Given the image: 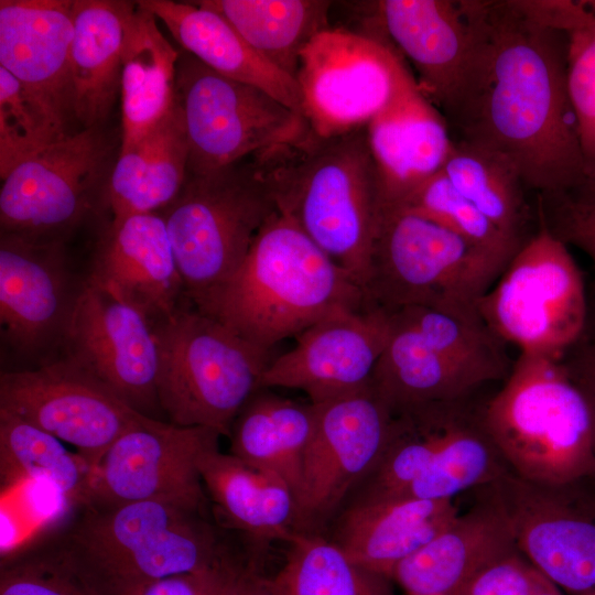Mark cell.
<instances>
[{"label": "cell", "mask_w": 595, "mask_h": 595, "mask_svg": "<svg viewBox=\"0 0 595 595\" xmlns=\"http://www.w3.org/2000/svg\"><path fill=\"white\" fill-rule=\"evenodd\" d=\"M469 52L441 112L506 160L539 197H581L585 162L569 97L567 39L539 0H464Z\"/></svg>", "instance_id": "1"}, {"label": "cell", "mask_w": 595, "mask_h": 595, "mask_svg": "<svg viewBox=\"0 0 595 595\" xmlns=\"http://www.w3.org/2000/svg\"><path fill=\"white\" fill-rule=\"evenodd\" d=\"M193 307L271 351L327 315L366 302L354 278L277 210L236 272Z\"/></svg>", "instance_id": "2"}, {"label": "cell", "mask_w": 595, "mask_h": 595, "mask_svg": "<svg viewBox=\"0 0 595 595\" xmlns=\"http://www.w3.org/2000/svg\"><path fill=\"white\" fill-rule=\"evenodd\" d=\"M278 210L364 291L382 195L366 128L262 151Z\"/></svg>", "instance_id": "3"}, {"label": "cell", "mask_w": 595, "mask_h": 595, "mask_svg": "<svg viewBox=\"0 0 595 595\" xmlns=\"http://www.w3.org/2000/svg\"><path fill=\"white\" fill-rule=\"evenodd\" d=\"M203 513L170 500L88 507L61 551L106 595H130L162 578L234 561Z\"/></svg>", "instance_id": "4"}, {"label": "cell", "mask_w": 595, "mask_h": 595, "mask_svg": "<svg viewBox=\"0 0 595 595\" xmlns=\"http://www.w3.org/2000/svg\"><path fill=\"white\" fill-rule=\"evenodd\" d=\"M483 423L493 445L531 482L571 487L595 473L593 414L560 360L520 354L486 403Z\"/></svg>", "instance_id": "5"}, {"label": "cell", "mask_w": 595, "mask_h": 595, "mask_svg": "<svg viewBox=\"0 0 595 595\" xmlns=\"http://www.w3.org/2000/svg\"><path fill=\"white\" fill-rule=\"evenodd\" d=\"M510 259L402 207L382 204L364 286L368 307L479 315Z\"/></svg>", "instance_id": "6"}, {"label": "cell", "mask_w": 595, "mask_h": 595, "mask_svg": "<svg viewBox=\"0 0 595 595\" xmlns=\"http://www.w3.org/2000/svg\"><path fill=\"white\" fill-rule=\"evenodd\" d=\"M277 210L262 151L218 170L187 175L161 215L193 306L236 272Z\"/></svg>", "instance_id": "7"}, {"label": "cell", "mask_w": 595, "mask_h": 595, "mask_svg": "<svg viewBox=\"0 0 595 595\" xmlns=\"http://www.w3.org/2000/svg\"><path fill=\"white\" fill-rule=\"evenodd\" d=\"M153 331L158 394L170 423L229 437L237 414L261 389L271 351L194 307L182 306Z\"/></svg>", "instance_id": "8"}, {"label": "cell", "mask_w": 595, "mask_h": 595, "mask_svg": "<svg viewBox=\"0 0 595 595\" xmlns=\"http://www.w3.org/2000/svg\"><path fill=\"white\" fill-rule=\"evenodd\" d=\"M477 309L489 329L520 354L559 360L585 325L587 292L567 246L539 223Z\"/></svg>", "instance_id": "9"}, {"label": "cell", "mask_w": 595, "mask_h": 595, "mask_svg": "<svg viewBox=\"0 0 595 595\" xmlns=\"http://www.w3.org/2000/svg\"><path fill=\"white\" fill-rule=\"evenodd\" d=\"M188 174H204L304 138L306 119L264 90L225 77L183 51L176 65Z\"/></svg>", "instance_id": "10"}, {"label": "cell", "mask_w": 595, "mask_h": 595, "mask_svg": "<svg viewBox=\"0 0 595 595\" xmlns=\"http://www.w3.org/2000/svg\"><path fill=\"white\" fill-rule=\"evenodd\" d=\"M409 75L387 43L328 28L302 51L295 79L311 131L333 137L366 128Z\"/></svg>", "instance_id": "11"}, {"label": "cell", "mask_w": 595, "mask_h": 595, "mask_svg": "<svg viewBox=\"0 0 595 595\" xmlns=\"http://www.w3.org/2000/svg\"><path fill=\"white\" fill-rule=\"evenodd\" d=\"M0 411L73 445L94 472L119 436L149 419L66 355L34 369L2 371Z\"/></svg>", "instance_id": "12"}, {"label": "cell", "mask_w": 595, "mask_h": 595, "mask_svg": "<svg viewBox=\"0 0 595 595\" xmlns=\"http://www.w3.org/2000/svg\"><path fill=\"white\" fill-rule=\"evenodd\" d=\"M80 129L37 151L1 178V232L63 238L91 208L109 144L101 130Z\"/></svg>", "instance_id": "13"}, {"label": "cell", "mask_w": 595, "mask_h": 595, "mask_svg": "<svg viewBox=\"0 0 595 595\" xmlns=\"http://www.w3.org/2000/svg\"><path fill=\"white\" fill-rule=\"evenodd\" d=\"M316 423L306 447L295 494L300 533L322 524L378 464L393 414L371 385L315 404Z\"/></svg>", "instance_id": "14"}, {"label": "cell", "mask_w": 595, "mask_h": 595, "mask_svg": "<svg viewBox=\"0 0 595 595\" xmlns=\"http://www.w3.org/2000/svg\"><path fill=\"white\" fill-rule=\"evenodd\" d=\"M219 436L207 428L147 419L119 436L98 463L88 507L170 500L204 511L199 463L218 447Z\"/></svg>", "instance_id": "15"}, {"label": "cell", "mask_w": 595, "mask_h": 595, "mask_svg": "<svg viewBox=\"0 0 595 595\" xmlns=\"http://www.w3.org/2000/svg\"><path fill=\"white\" fill-rule=\"evenodd\" d=\"M83 284L76 283L63 238L1 232L2 342L29 358L63 347Z\"/></svg>", "instance_id": "16"}, {"label": "cell", "mask_w": 595, "mask_h": 595, "mask_svg": "<svg viewBox=\"0 0 595 595\" xmlns=\"http://www.w3.org/2000/svg\"><path fill=\"white\" fill-rule=\"evenodd\" d=\"M63 347L126 404L160 420L158 345L142 313L85 280Z\"/></svg>", "instance_id": "17"}, {"label": "cell", "mask_w": 595, "mask_h": 595, "mask_svg": "<svg viewBox=\"0 0 595 595\" xmlns=\"http://www.w3.org/2000/svg\"><path fill=\"white\" fill-rule=\"evenodd\" d=\"M389 334L383 310L336 311L296 336L292 349L272 358L261 388L301 390L314 404L358 392L370 386Z\"/></svg>", "instance_id": "18"}, {"label": "cell", "mask_w": 595, "mask_h": 595, "mask_svg": "<svg viewBox=\"0 0 595 595\" xmlns=\"http://www.w3.org/2000/svg\"><path fill=\"white\" fill-rule=\"evenodd\" d=\"M86 280L138 310L152 325L181 309L186 298L160 213L111 219Z\"/></svg>", "instance_id": "19"}, {"label": "cell", "mask_w": 595, "mask_h": 595, "mask_svg": "<svg viewBox=\"0 0 595 595\" xmlns=\"http://www.w3.org/2000/svg\"><path fill=\"white\" fill-rule=\"evenodd\" d=\"M73 4L74 0L0 1V67L68 128L75 120L69 60Z\"/></svg>", "instance_id": "20"}, {"label": "cell", "mask_w": 595, "mask_h": 595, "mask_svg": "<svg viewBox=\"0 0 595 595\" xmlns=\"http://www.w3.org/2000/svg\"><path fill=\"white\" fill-rule=\"evenodd\" d=\"M383 204H398L441 172L454 139L440 109L410 75L366 127Z\"/></svg>", "instance_id": "21"}, {"label": "cell", "mask_w": 595, "mask_h": 595, "mask_svg": "<svg viewBox=\"0 0 595 595\" xmlns=\"http://www.w3.org/2000/svg\"><path fill=\"white\" fill-rule=\"evenodd\" d=\"M459 517L452 500L360 497L333 541L354 563L392 580L396 567Z\"/></svg>", "instance_id": "22"}, {"label": "cell", "mask_w": 595, "mask_h": 595, "mask_svg": "<svg viewBox=\"0 0 595 595\" xmlns=\"http://www.w3.org/2000/svg\"><path fill=\"white\" fill-rule=\"evenodd\" d=\"M377 8L389 39L412 63L419 89L441 111L470 47L464 0H385Z\"/></svg>", "instance_id": "23"}, {"label": "cell", "mask_w": 595, "mask_h": 595, "mask_svg": "<svg viewBox=\"0 0 595 595\" xmlns=\"http://www.w3.org/2000/svg\"><path fill=\"white\" fill-rule=\"evenodd\" d=\"M137 3L165 24L183 51L225 77L264 90L303 116L296 79L261 56L221 14L199 2L141 0Z\"/></svg>", "instance_id": "24"}, {"label": "cell", "mask_w": 595, "mask_h": 595, "mask_svg": "<svg viewBox=\"0 0 595 595\" xmlns=\"http://www.w3.org/2000/svg\"><path fill=\"white\" fill-rule=\"evenodd\" d=\"M136 6L74 0L69 60L75 120L82 129L100 127L120 93L128 26Z\"/></svg>", "instance_id": "25"}, {"label": "cell", "mask_w": 595, "mask_h": 595, "mask_svg": "<svg viewBox=\"0 0 595 595\" xmlns=\"http://www.w3.org/2000/svg\"><path fill=\"white\" fill-rule=\"evenodd\" d=\"M509 518L459 516L446 530L403 560L392 580L407 595H459L485 566L515 551Z\"/></svg>", "instance_id": "26"}, {"label": "cell", "mask_w": 595, "mask_h": 595, "mask_svg": "<svg viewBox=\"0 0 595 595\" xmlns=\"http://www.w3.org/2000/svg\"><path fill=\"white\" fill-rule=\"evenodd\" d=\"M188 159L184 116L175 95L170 111L134 145L119 151L105 188L111 219L164 210L187 178Z\"/></svg>", "instance_id": "27"}, {"label": "cell", "mask_w": 595, "mask_h": 595, "mask_svg": "<svg viewBox=\"0 0 595 595\" xmlns=\"http://www.w3.org/2000/svg\"><path fill=\"white\" fill-rule=\"evenodd\" d=\"M389 320V338L370 385L392 414L463 400L488 383L390 314Z\"/></svg>", "instance_id": "28"}, {"label": "cell", "mask_w": 595, "mask_h": 595, "mask_svg": "<svg viewBox=\"0 0 595 595\" xmlns=\"http://www.w3.org/2000/svg\"><path fill=\"white\" fill-rule=\"evenodd\" d=\"M205 491L232 528L257 541L290 542L298 532L295 498L274 474L255 468L218 447L199 463Z\"/></svg>", "instance_id": "29"}, {"label": "cell", "mask_w": 595, "mask_h": 595, "mask_svg": "<svg viewBox=\"0 0 595 595\" xmlns=\"http://www.w3.org/2000/svg\"><path fill=\"white\" fill-rule=\"evenodd\" d=\"M316 423V407L259 389L241 408L230 430L229 454L277 475L295 498L302 462Z\"/></svg>", "instance_id": "30"}, {"label": "cell", "mask_w": 595, "mask_h": 595, "mask_svg": "<svg viewBox=\"0 0 595 595\" xmlns=\"http://www.w3.org/2000/svg\"><path fill=\"white\" fill-rule=\"evenodd\" d=\"M156 20L137 3L129 21L120 86L122 139L119 151L134 145L175 101L180 52L164 37Z\"/></svg>", "instance_id": "31"}, {"label": "cell", "mask_w": 595, "mask_h": 595, "mask_svg": "<svg viewBox=\"0 0 595 595\" xmlns=\"http://www.w3.org/2000/svg\"><path fill=\"white\" fill-rule=\"evenodd\" d=\"M551 506L509 518L515 544L551 583L571 595L595 592V512Z\"/></svg>", "instance_id": "32"}, {"label": "cell", "mask_w": 595, "mask_h": 595, "mask_svg": "<svg viewBox=\"0 0 595 595\" xmlns=\"http://www.w3.org/2000/svg\"><path fill=\"white\" fill-rule=\"evenodd\" d=\"M201 4L221 14L270 63L295 78L309 42L329 28L331 1L207 0Z\"/></svg>", "instance_id": "33"}, {"label": "cell", "mask_w": 595, "mask_h": 595, "mask_svg": "<svg viewBox=\"0 0 595 595\" xmlns=\"http://www.w3.org/2000/svg\"><path fill=\"white\" fill-rule=\"evenodd\" d=\"M0 472L2 484L28 480L50 485L65 501L88 507L94 468L52 434L0 411Z\"/></svg>", "instance_id": "34"}, {"label": "cell", "mask_w": 595, "mask_h": 595, "mask_svg": "<svg viewBox=\"0 0 595 595\" xmlns=\"http://www.w3.org/2000/svg\"><path fill=\"white\" fill-rule=\"evenodd\" d=\"M454 139V138H453ZM453 186L504 235L522 244L530 218L527 190L517 171L497 154L454 139L443 167Z\"/></svg>", "instance_id": "35"}, {"label": "cell", "mask_w": 595, "mask_h": 595, "mask_svg": "<svg viewBox=\"0 0 595 595\" xmlns=\"http://www.w3.org/2000/svg\"><path fill=\"white\" fill-rule=\"evenodd\" d=\"M567 39L566 80L585 162L582 201H595V1L541 0ZM576 198V197H575Z\"/></svg>", "instance_id": "36"}, {"label": "cell", "mask_w": 595, "mask_h": 595, "mask_svg": "<svg viewBox=\"0 0 595 595\" xmlns=\"http://www.w3.org/2000/svg\"><path fill=\"white\" fill-rule=\"evenodd\" d=\"M273 578L284 595H393L389 578L353 561L333 542L296 533Z\"/></svg>", "instance_id": "37"}, {"label": "cell", "mask_w": 595, "mask_h": 595, "mask_svg": "<svg viewBox=\"0 0 595 595\" xmlns=\"http://www.w3.org/2000/svg\"><path fill=\"white\" fill-rule=\"evenodd\" d=\"M388 313V312H387ZM389 314L413 329L425 343L473 370L487 382L506 379L515 361L505 343L480 315H463L428 307H404Z\"/></svg>", "instance_id": "38"}, {"label": "cell", "mask_w": 595, "mask_h": 595, "mask_svg": "<svg viewBox=\"0 0 595 595\" xmlns=\"http://www.w3.org/2000/svg\"><path fill=\"white\" fill-rule=\"evenodd\" d=\"M462 401L455 409L442 446L425 470L401 496L452 500L461 491L491 478L494 467L483 412L482 421L475 425L462 414L458 408Z\"/></svg>", "instance_id": "39"}, {"label": "cell", "mask_w": 595, "mask_h": 595, "mask_svg": "<svg viewBox=\"0 0 595 595\" xmlns=\"http://www.w3.org/2000/svg\"><path fill=\"white\" fill-rule=\"evenodd\" d=\"M35 95L0 67V177L19 162L74 133Z\"/></svg>", "instance_id": "40"}, {"label": "cell", "mask_w": 595, "mask_h": 595, "mask_svg": "<svg viewBox=\"0 0 595 595\" xmlns=\"http://www.w3.org/2000/svg\"><path fill=\"white\" fill-rule=\"evenodd\" d=\"M425 217L473 244L510 259L520 242L504 235L450 182L443 170L402 202L389 204Z\"/></svg>", "instance_id": "41"}, {"label": "cell", "mask_w": 595, "mask_h": 595, "mask_svg": "<svg viewBox=\"0 0 595 595\" xmlns=\"http://www.w3.org/2000/svg\"><path fill=\"white\" fill-rule=\"evenodd\" d=\"M0 595H106L61 550L7 563Z\"/></svg>", "instance_id": "42"}, {"label": "cell", "mask_w": 595, "mask_h": 595, "mask_svg": "<svg viewBox=\"0 0 595 595\" xmlns=\"http://www.w3.org/2000/svg\"><path fill=\"white\" fill-rule=\"evenodd\" d=\"M539 223L566 246L573 245L592 261L595 289V201L572 196L538 197Z\"/></svg>", "instance_id": "43"}, {"label": "cell", "mask_w": 595, "mask_h": 595, "mask_svg": "<svg viewBox=\"0 0 595 595\" xmlns=\"http://www.w3.org/2000/svg\"><path fill=\"white\" fill-rule=\"evenodd\" d=\"M551 584L515 550L479 571L459 595H531Z\"/></svg>", "instance_id": "44"}, {"label": "cell", "mask_w": 595, "mask_h": 595, "mask_svg": "<svg viewBox=\"0 0 595 595\" xmlns=\"http://www.w3.org/2000/svg\"><path fill=\"white\" fill-rule=\"evenodd\" d=\"M234 563L206 572L162 578L130 595H223L227 572Z\"/></svg>", "instance_id": "45"}, {"label": "cell", "mask_w": 595, "mask_h": 595, "mask_svg": "<svg viewBox=\"0 0 595 595\" xmlns=\"http://www.w3.org/2000/svg\"><path fill=\"white\" fill-rule=\"evenodd\" d=\"M223 595H284L273 578L261 575L251 564L234 563L228 570Z\"/></svg>", "instance_id": "46"}, {"label": "cell", "mask_w": 595, "mask_h": 595, "mask_svg": "<svg viewBox=\"0 0 595 595\" xmlns=\"http://www.w3.org/2000/svg\"><path fill=\"white\" fill-rule=\"evenodd\" d=\"M531 595H563V593L554 584H551L550 586L540 589Z\"/></svg>", "instance_id": "47"}, {"label": "cell", "mask_w": 595, "mask_h": 595, "mask_svg": "<svg viewBox=\"0 0 595 595\" xmlns=\"http://www.w3.org/2000/svg\"><path fill=\"white\" fill-rule=\"evenodd\" d=\"M591 410H592L593 420H594V428H595V396H594V398L592 399V402H591ZM589 479H595V473Z\"/></svg>", "instance_id": "48"}, {"label": "cell", "mask_w": 595, "mask_h": 595, "mask_svg": "<svg viewBox=\"0 0 595 595\" xmlns=\"http://www.w3.org/2000/svg\"><path fill=\"white\" fill-rule=\"evenodd\" d=\"M586 595H595V592H593V593H589V594H586Z\"/></svg>", "instance_id": "49"}]
</instances>
